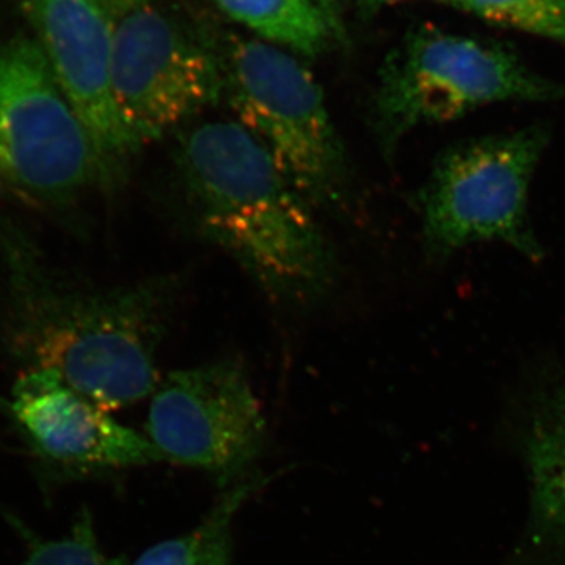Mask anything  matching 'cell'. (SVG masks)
Listing matches in <instances>:
<instances>
[{
    "mask_svg": "<svg viewBox=\"0 0 565 565\" xmlns=\"http://www.w3.org/2000/svg\"><path fill=\"white\" fill-rule=\"evenodd\" d=\"M111 87L137 147L159 140L222 98L217 57L199 25L150 0L114 14Z\"/></svg>",
    "mask_w": 565,
    "mask_h": 565,
    "instance_id": "cell-7",
    "label": "cell"
},
{
    "mask_svg": "<svg viewBox=\"0 0 565 565\" xmlns=\"http://www.w3.org/2000/svg\"><path fill=\"white\" fill-rule=\"evenodd\" d=\"M107 9L110 10L111 14L118 13V11L129 9V7L137 6V3L143 2V0H99Z\"/></svg>",
    "mask_w": 565,
    "mask_h": 565,
    "instance_id": "cell-17",
    "label": "cell"
},
{
    "mask_svg": "<svg viewBox=\"0 0 565 565\" xmlns=\"http://www.w3.org/2000/svg\"><path fill=\"white\" fill-rule=\"evenodd\" d=\"M548 143V128L534 125L440 152L416 196L427 255L440 262L475 244L498 243L541 262L530 191Z\"/></svg>",
    "mask_w": 565,
    "mask_h": 565,
    "instance_id": "cell-5",
    "label": "cell"
},
{
    "mask_svg": "<svg viewBox=\"0 0 565 565\" xmlns=\"http://www.w3.org/2000/svg\"><path fill=\"white\" fill-rule=\"evenodd\" d=\"M401 2V0H386V3ZM444 2H451V0H444Z\"/></svg>",
    "mask_w": 565,
    "mask_h": 565,
    "instance_id": "cell-19",
    "label": "cell"
},
{
    "mask_svg": "<svg viewBox=\"0 0 565 565\" xmlns=\"http://www.w3.org/2000/svg\"><path fill=\"white\" fill-rule=\"evenodd\" d=\"M0 264L2 340L24 373L50 371L106 412L154 392L156 355L173 303L169 281L77 285L14 225H0Z\"/></svg>",
    "mask_w": 565,
    "mask_h": 565,
    "instance_id": "cell-1",
    "label": "cell"
},
{
    "mask_svg": "<svg viewBox=\"0 0 565 565\" xmlns=\"http://www.w3.org/2000/svg\"><path fill=\"white\" fill-rule=\"evenodd\" d=\"M526 459L531 523L545 544L565 548V382L535 407Z\"/></svg>",
    "mask_w": 565,
    "mask_h": 565,
    "instance_id": "cell-11",
    "label": "cell"
},
{
    "mask_svg": "<svg viewBox=\"0 0 565 565\" xmlns=\"http://www.w3.org/2000/svg\"><path fill=\"white\" fill-rule=\"evenodd\" d=\"M360 3H362L363 11L373 13V11L381 9L386 3V0H360Z\"/></svg>",
    "mask_w": 565,
    "mask_h": 565,
    "instance_id": "cell-18",
    "label": "cell"
},
{
    "mask_svg": "<svg viewBox=\"0 0 565 565\" xmlns=\"http://www.w3.org/2000/svg\"><path fill=\"white\" fill-rule=\"evenodd\" d=\"M6 412L29 451L62 478L163 460L150 438L122 426L50 371L22 373Z\"/></svg>",
    "mask_w": 565,
    "mask_h": 565,
    "instance_id": "cell-10",
    "label": "cell"
},
{
    "mask_svg": "<svg viewBox=\"0 0 565 565\" xmlns=\"http://www.w3.org/2000/svg\"><path fill=\"white\" fill-rule=\"evenodd\" d=\"M196 25L217 57L222 96L239 125L308 203L327 207L343 202L348 158L310 70L277 44L241 35L222 22Z\"/></svg>",
    "mask_w": 565,
    "mask_h": 565,
    "instance_id": "cell-3",
    "label": "cell"
},
{
    "mask_svg": "<svg viewBox=\"0 0 565 565\" xmlns=\"http://www.w3.org/2000/svg\"><path fill=\"white\" fill-rule=\"evenodd\" d=\"M482 20L565 46V0H451Z\"/></svg>",
    "mask_w": 565,
    "mask_h": 565,
    "instance_id": "cell-14",
    "label": "cell"
},
{
    "mask_svg": "<svg viewBox=\"0 0 565 565\" xmlns=\"http://www.w3.org/2000/svg\"><path fill=\"white\" fill-rule=\"evenodd\" d=\"M318 6L321 7L323 14H326L327 21H329L330 28L334 32V35L338 36L340 33V25H338L337 20V10H334V0H316Z\"/></svg>",
    "mask_w": 565,
    "mask_h": 565,
    "instance_id": "cell-16",
    "label": "cell"
},
{
    "mask_svg": "<svg viewBox=\"0 0 565 565\" xmlns=\"http://www.w3.org/2000/svg\"><path fill=\"white\" fill-rule=\"evenodd\" d=\"M177 167L204 236L277 299L303 302L333 278V256L310 203L244 126L207 121L182 132Z\"/></svg>",
    "mask_w": 565,
    "mask_h": 565,
    "instance_id": "cell-2",
    "label": "cell"
},
{
    "mask_svg": "<svg viewBox=\"0 0 565 565\" xmlns=\"http://www.w3.org/2000/svg\"><path fill=\"white\" fill-rule=\"evenodd\" d=\"M147 430L162 459L230 484L258 456L266 419L243 366L223 360L167 375L152 396Z\"/></svg>",
    "mask_w": 565,
    "mask_h": 565,
    "instance_id": "cell-8",
    "label": "cell"
},
{
    "mask_svg": "<svg viewBox=\"0 0 565 565\" xmlns=\"http://www.w3.org/2000/svg\"><path fill=\"white\" fill-rule=\"evenodd\" d=\"M230 20L273 44L316 57L334 35L316 0H212ZM337 36V35H334Z\"/></svg>",
    "mask_w": 565,
    "mask_h": 565,
    "instance_id": "cell-12",
    "label": "cell"
},
{
    "mask_svg": "<svg viewBox=\"0 0 565 565\" xmlns=\"http://www.w3.org/2000/svg\"><path fill=\"white\" fill-rule=\"evenodd\" d=\"M266 482L253 476L234 486L195 530L150 546L134 565H230L234 514Z\"/></svg>",
    "mask_w": 565,
    "mask_h": 565,
    "instance_id": "cell-13",
    "label": "cell"
},
{
    "mask_svg": "<svg viewBox=\"0 0 565 565\" xmlns=\"http://www.w3.org/2000/svg\"><path fill=\"white\" fill-rule=\"evenodd\" d=\"M563 103L565 82L535 73L497 41L424 24L386 58L374 129L386 159L418 126L459 120L494 103Z\"/></svg>",
    "mask_w": 565,
    "mask_h": 565,
    "instance_id": "cell-4",
    "label": "cell"
},
{
    "mask_svg": "<svg viewBox=\"0 0 565 565\" xmlns=\"http://www.w3.org/2000/svg\"><path fill=\"white\" fill-rule=\"evenodd\" d=\"M21 565H128L122 557H109L99 546L88 509H82L68 535L55 541L33 542Z\"/></svg>",
    "mask_w": 565,
    "mask_h": 565,
    "instance_id": "cell-15",
    "label": "cell"
},
{
    "mask_svg": "<svg viewBox=\"0 0 565 565\" xmlns=\"http://www.w3.org/2000/svg\"><path fill=\"white\" fill-rule=\"evenodd\" d=\"M104 184L90 132L52 73L39 41L0 43V189L36 204L73 202Z\"/></svg>",
    "mask_w": 565,
    "mask_h": 565,
    "instance_id": "cell-6",
    "label": "cell"
},
{
    "mask_svg": "<svg viewBox=\"0 0 565 565\" xmlns=\"http://www.w3.org/2000/svg\"><path fill=\"white\" fill-rule=\"evenodd\" d=\"M24 3L55 79L95 141L104 184H111L140 150L121 120L111 87L114 14L99 0Z\"/></svg>",
    "mask_w": 565,
    "mask_h": 565,
    "instance_id": "cell-9",
    "label": "cell"
}]
</instances>
